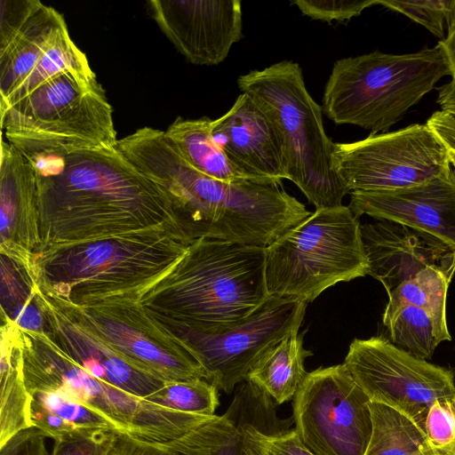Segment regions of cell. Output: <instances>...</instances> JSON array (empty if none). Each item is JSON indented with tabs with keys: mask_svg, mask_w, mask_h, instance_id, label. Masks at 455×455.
Wrapping results in <instances>:
<instances>
[{
	"mask_svg": "<svg viewBox=\"0 0 455 455\" xmlns=\"http://www.w3.org/2000/svg\"><path fill=\"white\" fill-rule=\"evenodd\" d=\"M212 133L233 165L251 180H288L280 129L249 94L242 92L230 109L212 120Z\"/></svg>",
	"mask_w": 455,
	"mask_h": 455,
	"instance_id": "obj_13",
	"label": "cell"
},
{
	"mask_svg": "<svg viewBox=\"0 0 455 455\" xmlns=\"http://www.w3.org/2000/svg\"><path fill=\"white\" fill-rule=\"evenodd\" d=\"M239 90L251 95L281 131L288 180L315 209L342 205L350 191L333 164L334 142L325 132L323 108L306 88L302 69L282 60L237 78Z\"/></svg>",
	"mask_w": 455,
	"mask_h": 455,
	"instance_id": "obj_6",
	"label": "cell"
},
{
	"mask_svg": "<svg viewBox=\"0 0 455 455\" xmlns=\"http://www.w3.org/2000/svg\"><path fill=\"white\" fill-rule=\"evenodd\" d=\"M67 72L95 75L86 55L72 41L68 30L60 35L11 96L0 103V112L25 98L45 82Z\"/></svg>",
	"mask_w": 455,
	"mask_h": 455,
	"instance_id": "obj_22",
	"label": "cell"
},
{
	"mask_svg": "<svg viewBox=\"0 0 455 455\" xmlns=\"http://www.w3.org/2000/svg\"><path fill=\"white\" fill-rule=\"evenodd\" d=\"M371 401L343 363L308 372L293 397L295 430L315 455H364Z\"/></svg>",
	"mask_w": 455,
	"mask_h": 455,
	"instance_id": "obj_9",
	"label": "cell"
},
{
	"mask_svg": "<svg viewBox=\"0 0 455 455\" xmlns=\"http://www.w3.org/2000/svg\"><path fill=\"white\" fill-rule=\"evenodd\" d=\"M43 4L38 0H1L0 47L5 46Z\"/></svg>",
	"mask_w": 455,
	"mask_h": 455,
	"instance_id": "obj_31",
	"label": "cell"
},
{
	"mask_svg": "<svg viewBox=\"0 0 455 455\" xmlns=\"http://www.w3.org/2000/svg\"><path fill=\"white\" fill-rule=\"evenodd\" d=\"M244 455H315L294 429L265 433L250 424H236Z\"/></svg>",
	"mask_w": 455,
	"mask_h": 455,
	"instance_id": "obj_26",
	"label": "cell"
},
{
	"mask_svg": "<svg viewBox=\"0 0 455 455\" xmlns=\"http://www.w3.org/2000/svg\"><path fill=\"white\" fill-rule=\"evenodd\" d=\"M371 439L364 455H438L425 431L397 411L371 402Z\"/></svg>",
	"mask_w": 455,
	"mask_h": 455,
	"instance_id": "obj_20",
	"label": "cell"
},
{
	"mask_svg": "<svg viewBox=\"0 0 455 455\" xmlns=\"http://www.w3.org/2000/svg\"><path fill=\"white\" fill-rule=\"evenodd\" d=\"M182 156L202 173L225 182L249 180L229 161L212 133V119L177 117L164 132Z\"/></svg>",
	"mask_w": 455,
	"mask_h": 455,
	"instance_id": "obj_18",
	"label": "cell"
},
{
	"mask_svg": "<svg viewBox=\"0 0 455 455\" xmlns=\"http://www.w3.org/2000/svg\"><path fill=\"white\" fill-rule=\"evenodd\" d=\"M304 332L293 331L267 350L250 371L247 379L276 403L293 399L308 372L305 359L312 355L303 347Z\"/></svg>",
	"mask_w": 455,
	"mask_h": 455,
	"instance_id": "obj_17",
	"label": "cell"
},
{
	"mask_svg": "<svg viewBox=\"0 0 455 455\" xmlns=\"http://www.w3.org/2000/svg\"><path fill=\"white\" fill-rule=\"evenodd\" d=\"M307 303L269 296L246 320L213 334L173 326L175 337L205 371L207 381L231 393L263 354L299 331Z\"/></svg>",
	"mask_w": 455,
	"mask_h": 455,
	"instance_id": "obj_11",
	"label": "cell"
},
{
	"mask_svg": "<svg viewBox=\"0 0 455 455\" xmlns=\"http://www.w3.org/2000/svg\"><path fill=\"white\" fill-rule=\"evenodd\" d=\"M29 395L32 401L81 429L113 430L117 433L115 426L101 414L60 392L35 390Z\"/></svg>",
	"mask_w": 455,
	"mask_h": 455,
	"instance_id": "obj_25",
	"label": "cell"
},
{
	"mask_svg": "<svg viewBox=\"0 0 455 455\" xmlns=\"http://www.w3.org/2000/svg\"><path fill=\"white\" fill-rule=\"evenodd\" d=\"M333 164L350 192L410 188L451 167L449 149L427 123L335 143Z\"/></svg>",
	"mask_w": 455,
	"mask_h": 455,
	"instance_id": "obj_8",
	"label": "cell"
},
{
	"mask_svg": "<svg viewBox=\"0 0 455 455\" xmlns=\"http://www.w3.org/2000/svg\"><path fill=\"white\" fill-rule=\"evenodd\" d=\"M31 397L23 372V355L3 352L1 359L0 447L18 433L31 427Z\"/></svg>",
	"mask_w": 455,
	"mask_h": 455,
	"instance_id": "obj_21",
	"label": "cell"
},
{
	"mask_svg": "<svg viewBox=\"0 0 455 455\" xmlns=\"http://www.w3.org/2000/svg\"><path fill=\"white\" fill-rule=\"evenodd\" d=\"M424 431L438 455H455V395L436 399L431 404Z\"/></svg>",
	"mask_w": 455,
	"mask_h": 455,
	"instance_id": "obj_27",
	"label": "cell"
},
{
	"mask_svg": "<svg viewBox=\"0 0 455 455\" xmlns=\"http://www.w3.org/2000/svg\"><path fill=\"white\" fill-rule=\"evenodd\" d=\"M218 390L204 379L172 381L167 382L145 399L185 413L213 416L220 403Z\"/></svg>",
	"mask_w": 455,
	"mask_h": 455,
	"instance_id": "obj_24",
	"label": "cell"
},
{
	"mask_svg": "<svg viewBox=\"0 0 455 455\" xmlns=\"http://www.w3.org/2000/svg\"><path fill=\"white\" fill-rule=\"evenodd\" d=\"M443 50L455 81V0H451L447 17L446 36L437 44Z\"/></svg>",
	"mask_w": 455,
	"mask_h": 455,
	"instance_id": "obj_35",
	"label": "cell"
},
{
	"mask_svg": "<svg viewBox=\"0 0 455 455\" xmlns=\"http://www.w3.org/2000/svg\"><path fill=\"white\" fill-rule=\"evenodd\" d=\"M109 455H179L165 448L140 442L124 435H116Z\"/></svg>",
	"mask_w": 455,
	"mask_h": 455,
	"instance_id": "obj_34",
	"label": "cell"
},
{
	"mask_svg": "<svg viewBox=\"0 0 455 455\" xmlns=\"http://www.w3.org/2000/svg\"><path fill=\"white\" fill-rule=\"evenodd\" d=\"M451 279L440 268L429 266L388 294L382 320L405 306L419 307L431 316L441 342L451 340L448 330L446 299Z\"/></svg>",
	"mask_w": 455,
	"mask_h": 455,
	"instance_id": "obj_19",
	"label": "cell"
},
{
	"mask_svg": "<svg viewBox=\"0 0 455 455\" xmlns=\"http://www.w3.org/2000/svg\"><path fill=\"white\" fill-rule=\"evenodd\" d=\"M202 455H244L240 431L221 446Z\"/></svg>",
	"mask_w": 455,
	"mask_h": 455,
	"instance_id": "obj_38",
	"label": "cell"
},
{
	"mask_svg": "<svg viewBox=\"0 0 455 455\" xmlns=\"http://www.w3.org/2000/svg\"><path fill=\"white\" fill-rule=\"evenodd\" d=\"M29 420L31 427L41 430L48 438L53 440L65 435L91 432L68 423L32 400L29 408Z\"/></svg>",
	"mask_w": 455,
	"mask_h": 455,
	"instance_id": "obj_32",
	"label": "cell"
},
{
	"mask_svg": "<svg viewBox=\"0 0 455 455\" xmlns=\"http://www.w3.org/2000/svg\"><path fill=\"white\" fill-rule=\"evenodd\" d=\"M17 323L27 329H36L40 325V315L30 306H21L16 311Z\"/></svg>",
	"mask_w": 455,
	"mask_h": 455,
	"instance_id": "obj_37",
	"label": "cell"
},
{
	"mask_svg": "<svg viewBox=\"0 0 455 455\" xmlns=\"http://www.w3.org/2000/svg\"><path fill=\"white\" fill-rule=\"evenodd\" d=\"M451 0L440 1H401V0H378L387 9L400 12L411 20L425 27L439 41L446 36L447 17Z\"/></svg>",
	"mask_w": 455,
	"mask_h": 455,
	"instance_id": "obj_28",
	"label": "cell"
},
{
	"mask_svg": "<svg viewBox=\"0 0 455 455\" xmlns=\"http://www.w3.org/2000/svg\"><path fill=\"white\" fill-rule=\"evenodd\" d=\"M117 433L96 430L59 437L48 455H109Z\"/></svg>",
	"mask_w": 455,
	"mask_h": 455,
	"instance_id": "obj_30",
	"label": "cell"
},
{
	"mask_svg": "<svg viewBox=\"0 0 455 455\" xmlns=\"http://www.w3.org/2000/svg\"><path fill=\"white\" fill-rule=\"evenodd\" d=\"M47 435L36 427L25 429L0 447V455H48Z\"/></svg>",
	"mask_w": 455,
	"mask_h": 455,
	"instance_id": "obj_33",
	"label": "cell"
},
{
	"mask_svg": "<svg viewBox=\"0 0 455 455\" xmlns=\"http://www.w3.org/2000/svg\"><path fill=\"white\" fill-rule=\"evenodd\" d=\"M446 76L451 69L438 44L403 54L374 51L343 58L325 84L323 112L335 124L386 132Z\"/></svg>",
	"mask_w": 455,
	"mask_h": 455,
	"instance_id": "obj_4",
	"label": "cell"
},
{
	"mask_svg": "<svg viewBox=\"0 0 455 455\" xmlns=\"http://www.w3.org/2000/svg\"><path fill=\"white\" fill-rule=\"evenodd\" d=\"M368 271L361 224L345 205L316 209L266 247L268 296L308 303Z\"/></svg>",
	"mask_w": 455,
	"mask_h": 455,
	"instance_id": "obj_7",
	"label": "cell"
},
{
	"mask_svg": "<svg viewBox=\"0 0 455 455\" xmlns=\"http://www.w3.org/2000/svg\"><path fill=\"white\" fill-rule=\"evenodd\" d=\"M291 4L305 16L331 23L350 20L364 9L378 4V0H294Z\"/></svg>",
	"mask_w": 455,
	"mask_h": 455,
	"instance_id": "obj_29",
	"label": "cell"
},
{
	"mask_svg": "<svg viewBox=\"0 0 455 455\" xmlns=\"http://www.w3.org/2000/svg\"><path fill=\"white\" fill-rule=\"evenodd\" d=\"M151 16L188 61L223 62L243 37L240 0H151Z\"/></svg>",
	"mask_w": 455,
	"mask_h": 455,
	"instance_id": "obj_12",
	"label": "cell"
},
{
	"mask_svg": "<svg viewBox=\"0 0 455 455\" xmlns=\"http://www.w3.org/2000/svg\"><path fill=\"white\" fill-rule=\"evenodd\" d=\"M437 103L441 110L455 115V81L451 80L438 88Z\"/></svg>",
	"mask_w": 455,
	"mask_h": 455,
	"instance_id": "obj_36",
	"label": "cell"
},
{
	"mask_svg": "<svg viewBox=\"0 0 455 455\" xmlns=\"http://www.w3.org/2000/svg\"><path fill=\"white\" fill-rule=\"evenodd\" d=\"M123 154L165 191L189 243L213 238L266 248L312 213L282 184L225 182L202 173L158 129L136 131Z\"/></svg>",
	"mask_w": 455,
	"mask_h": 455,
	"instance_id": "obj_1",
	"label": "cell"
},
{
	"mask_svg": "<svg viewBox=\"0 0 455 455\" xmlns=\"http://www.w3.org/2000/svg\"><path fill=\"white\" fill-rule=\"evenodd\" d=\"M0 114L9 143L29 161L115 148L118 141L96 76L61 74Z\"/></svg>",
	"mask_w": 455,
	"mask_h": 455,
	"instance_id": "obj_5",
	"label": "cell"
},
{
	"mask_svg": "<svg viewBox=\"0 0 455 455\" xmlns=\"http://www.w3.org/2000/svg\"><path fill=\"white\" fill-rule=\"evenodd\" d=\"M382 322L390 341L419 359H431L441 343L431 316L422 308L405 306Z\"/></svg>",
	"mask_w": 455,
	"mask_h": 455,
	"instance_id": "obj_23",
	"label": "cell"
},
{
	"mask_svg": "<svg viewBox=\"0 0 455 455\" xmlns=\"http://www.w3.org/2000/svg\"><path fill=\"white\" fill-rule=\"evenodd\" d=\"M266 248L213 238L191 243L173 268V326L213 334L241 323L268 299Z\"/></svg>",
	"mask_w": 455,
	"mask_h": 455,
	"instance_id": "obj_3",
	"label": "cell"
},
{
	"mask_svg": "<svg viewBox=\"0 0 455 455\" xmlns=\"http://www.w3.org/2000/svg\"><path fill=\"white\" fill-rule=\"evenodd\" d=\"M344 364L371 402L397 411L423 430L431 404L455 395L451 370L419 359L381 336L355 339Z\"/></svg>",
	"mask_w": 455,
	"mask_h": 455,
	"instance_id": "obj_10",
	"label": "cell"
},
{
	"mask_svg": "<svg viewBox=\"0 0 455 455\" xmlns=\"http://www.w3.org/2000/svg\"><path fill=\"white\" fill-rule=\"evenodd\" d=\"M28 393L53 390L74 398L109 420L118 435L165 448L179 455H202L219 443L216 416L162 407L94 378L64 353L34 351L24 358Z\"/></svg>",
	"mask_w": 455,
	"mask_h": 455,
	"instance_id": "obj_2",
	"label": "cell"
},
{
	"mask_svg": "<svg viewBox=\"0 0 455 455\" xmlns=\"http://www.w3.org/2000/svg\"><path fill=\"white\" fill-rule=\"evenodd\" d=\"M68 30L63 16L44 4L4 47H0V103L5 101Z\"/></svg>",
	"mask_w": 455,
	"mask_h": 455,
	"instance_id": "obj_16",
	"label": "cell"
},
{
	"mask_svg": "<svg viewBox=\"0 0 455 455\" xmlns=\"http://www.w3.org/2000/svg\"><path fill=\"white\" fill-rule=\"evenodd\" d=\"M361 235L368 275L382 283L387 295L429 266L440 268L451 279L454 275L455 251L428 234L378 220L361 225Z\"/></svg>",
	"mask_w": 455,
	"mask_h": 455,
	"instance_id": "obj_15",
	"label": "cell"
},
{
	"mask_svg": "<svg viewBox=\"0 0 455 455\" xmlns=\"http://www.w3.org/2000/svg\"><path fill=\"white\" fill-rule=\"evenodd\" d=\"M348 204L366 214L428 234L455 251V172L451 167L425 183L389 191H352Z\"/></svg>",
	"mask_w": 455,
	"mask_h": 455,
	"instance_id": "obj_14",
	"label": "cell"
}]
</instances>
